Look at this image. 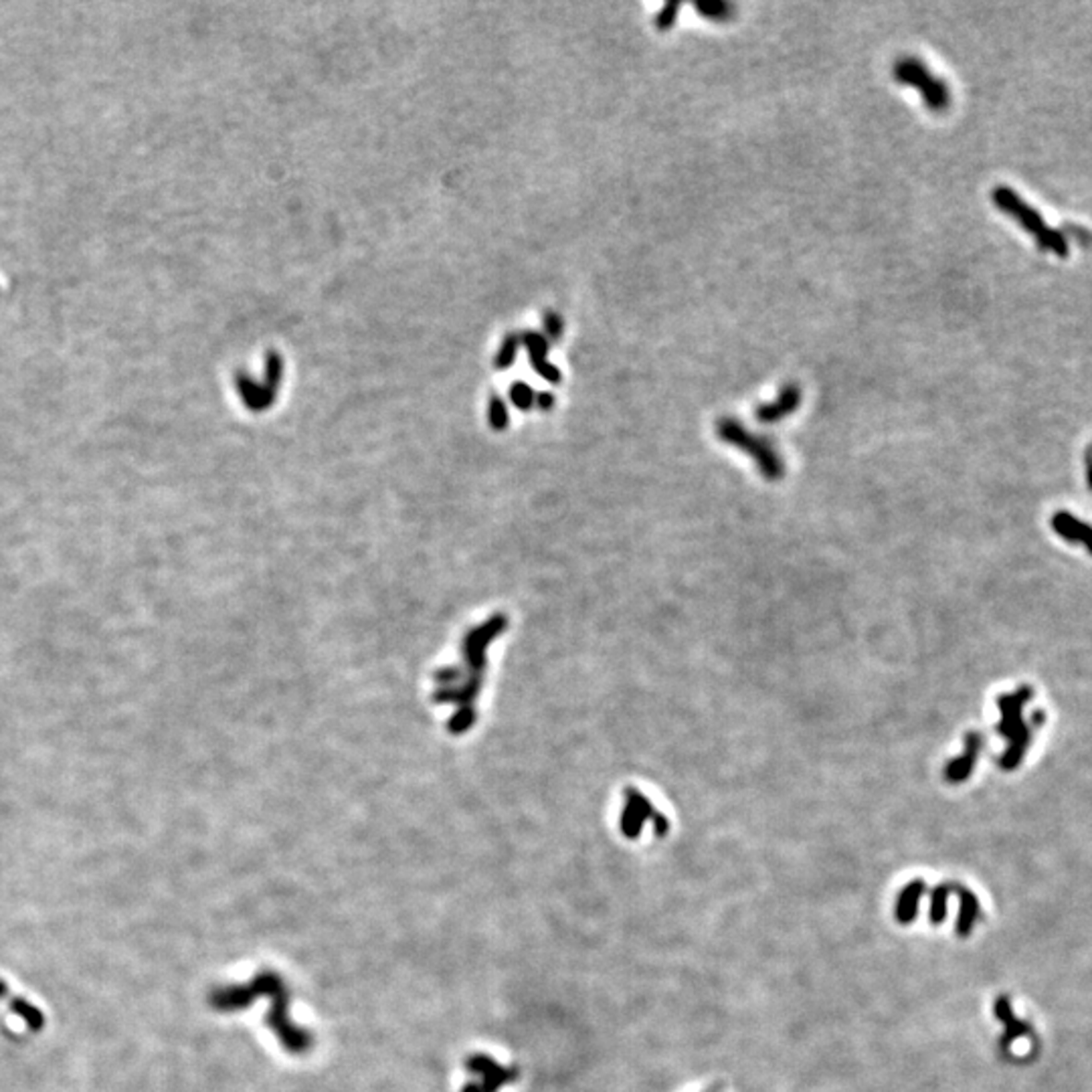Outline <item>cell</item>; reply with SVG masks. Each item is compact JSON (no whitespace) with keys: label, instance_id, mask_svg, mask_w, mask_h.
<instances>
[{"label":"cell","instance_id":"obj_1","mask_svg":"<svg viewBox=\"0 0 1092 1092\" xmlns=\"http://www.w3.org/2000/svg\"><path fill=\"white\" fill-rule=\"evenodd\" d=\"M1030 700H1032L1030 686H1022V688H1017L1015 692L1002 694L998 698V706H1000L998 733H1000V737L1010 740V747H1007L1003 755L1000 757V767L1005 771H1014L1015 767H1020L1026 750L1030 749V743L1034 738V726L1038 728V725H1040L1044 720V714L1040 713L1038 716H1034L1032 725L1024 723L1022 713H1024V706L1030 702Z\"/></svg>","mask_w":1092,"mask_h":1092},{"label":"cell","instance_id":"obj_2","mask_svg":"<svg viewBox=\"0 0 1092 1092\" xmlns=\"http://www.w3.org/2000/svg\"><path fill=\"white\" fill-rule=\"evenodd\" d=\"M991 200L1002 213L1012 217L1027 235H1030L1040 251L1054 253L1058 258L1070 256V243L1066 235L1060 229H1052L1040 215V210L1027 205L1026 200L1015 193L1014 188L1000 185L991 190Z\"/></svg>","mask_w":1092,"mask_h":1092},{"label":"cell","instance_id":"obj_3","mask_svg":"<svg viewBox=\"0 0 1092 1092\" xmlns=\"http://www.w3.org/2000/svg\"><path fill=\"white\" fill-rule=\"evenodd\" d=\"M716 436L733 448L745 451L757 463L761 475L769 482H777L786 475V462H783L775 443L765 436H757L747 429L743 423L733 417H723L716 423Z\"/></svg>","mask_w":1092,"mask_h":1092},{"label":"cell","instance_id":"obj_4","mask_svg":"<svg viewBox=\"0 0 1092 1092\" xmlns=\"http://www.w3.org/2000/svg\"><path fill=\"white\" fill-rule=\"evenodd\" d=\"M893 76L900 86L915 88L930 112H945L951 105V90L945 79L932 76L927 63L918 57H900L894 63Z\"/></svg>","mask_w":1092,"mask_h":1092},{"label":"cell","instance_id":"obj_5","mask_svg":"<svg viewBox=\"0 0 1092 1092\" xmlns=\"http://www.w3.org/2000/svg\"><path fill=\"white\" fill-rule=\"evenodd\" d=\"M465 1073L470 1078L462 1092H500L506 1085L521 1076L514 1066L498 1064L494 1058L486 1054H474L465 1060Z\"/></svg>","mask_w":1092,"mask_h":1092},{"label":"cell","instance_id":"obj_6","mask_svg":"<svg viewBox=\"0 0 1092 1092\" xmlns=\"http://www.w3.org/2000/svg\"><path fill=\"white\" fill-rule=\"evenodd\" d=\"M645 822H654L655 835L662 837L670 832V822L666 815L655 811L654 803L638 789H625V808L621 813V834L630 840L640 837Z\"/></svg>","mask_w":1092,"mask_h":1092},{"label":"cell","instance_id":"obj_7","mask_svg":"<svg viewBox=\"0 0 1092 1092\" xmlns=\"http://www.w3.org/2000/svg\"><path fill=\"white\" fill-rule=\"evenodd\" d=\"M981 747H983V737L979 733L971 730V733L965 735L963 752L959 757L951 759L945 765V771H942L945 781L953 783V786L967 781L971 777V773L975 771V765H978Z\"/></svg>","mask_w":1092,"mask_h":1092},{"label":"cell","instance_id":"obj_8","mask_svg":"<svg viewBox=\"0 0 1092 1092\" xmlns=\"http://www.w3.org/2000/svg\"><path fill=\"white\" fill-rule=\"evenodd\" d=\"M801 405V389L799 385L795 383H787L786 387L781 389V393L775 401L765 402V405H759L755 409V417L759 423H765V426H771V423H779L786 417H789L791 413H795Z\"/></svg>","mask_w":1092,"mask_h":1092},{"label":"cell","instance_id":"obj_9","mask_svg":"<svg viewBox=\"0 0 1092 1092\" xmlns=\"http://www.w3.org/2000/svg\"><path fill=\"white\" fill-rule=\"evenodd\" d=\"M518 342L528 348L530 365L534 366L536 373L543 378L550 380V383H558L560 380L558 368L550 365L546 360V353H548L546 338L540 336V334H534V332H522V334H518Z\"/></svg>","mask_w":1092,"mask_h":1092},{"label":"cell","instance_id":"obj_10","mask_svg":"<svg viewBox=\"0 0 1092 1092\" xmlns=\"http://www.w3.org/2000/svg\"><path fill=\"white\" fill-rule=\"evenodd\" d=\"M993 1012L1005 1030L1003 1038H1002V1048H1010L1015 1040H1020V1038L1030 1036V1032H1032L1030 1026L1022 1020H1017L1014 1010H1012V1002H1010V998H1007V995H1000V998L995 1000Z\"/></svg>","mask_w":1092,"mask_h":1092},{"label":"cell","instance_id":"obj_11","mask_svg":"<svg viewBox=\"0 0 1092 1092\" xmlns=\"http://www.w3.org/2000/svg\"><path fill=\"white\" fill-rule=\"evenodd\" d=\"M953 894L959 896V917L955 922V932L959 937H969L975 929V922L981 917L979 898L975 896L967 886H963L959 882L953 886Z\"/></svg>","mask_w":1092,"mask_h":1092},{"label":"cell","instance_id":"obj_12","mask_svg":"<svg viewBox=\"0 0 1092 1092\" xmlns=\"http://www.w3.org/2000/svg\"><path fill=\"white\" fill-rule=\"evenodd\" d=\"M1052 528L1068 543L1085 545L1088 553L1092 555V526L1086 522H1080L1076 516L1068 512H1058L1052 518Z\"/></svg>","mask_w":1092,"mask_h":1092},{"label":"cell","instance_id":"obj_13","mask_svg":"<svg viewBox=\"0 0 1092 1092\" xmlns=\"http://www.w3.org/2000/svg\"><path fill=\"white\" fill-rule=\"evenodd\" d=\"M927 893V884L925 880H913V882H908L903 890H900V894L896 898V910L894 915L898 918V922H903V925H910L918 915V903L920 898L925 896Z\"/></svg>","mask_w":1092,"mask_h":1092},{"label":"cell","instance_id":"obj_14","mask_svg":"<svg viewBox=\"0 0 1092 1092\" xmlns=\"http://www.w3.org/2000/svg\"><path fill=\"white\" fill-rule=\"evenodd\" d=\"M694 8L704 18L714 20V23H726V20H733L737 15V6L725 3V0H696Z\"/></svg>","mask_w":1092,"mask_h":1092},{"label":"cell","instance_id":"obj_15","mask_svg":"<svg viewBox=\"0 0 1092 1092\" xmlns=\"http://www.w3.org/2000/svg\"><path fill=\"white\" fill-rule=\"evenodd\" d=\"M237 387H239V390H241L243 399L247 401V405H249L251 409H263V407H268V405H270V401H271V399H273V395H275V390H271V389H259L256 383H253L251 378L243 377V375H239V377H237Z\"/></svg>","mask_w":1092,"mask_h":1092},{"label":"cell","instance_id":"obj_16","mask_svg":"<svg viewBox=\"0 0 1092 1092\" xmlns=\"http://www.w3.org/2000/svg\"><path fill=\"white\" fill-rule=\"evenodd\" d=\"M953 886H955V882H945V884H939L930 890V922L932 925H941V922L945 920L947 900L953 894Z\"/></svg>","mask_w":1092,"mask_h":1092},{"label":"cell","instance_id":"obj_17","mask_svg":"<svg viewBox=\"0 0 1092 1092\" xmlns=\"http://www.w3.org/2000/svg\"><path fill=\"white\" fill-rule=\"evenodd\" d=\"M680 8H682V3H678V0H672V3H666L660 10H657L655 27L660 29V30L672 29L674 23H676L678 15H680Z\"/></svg>","mask_w":1092,"mask_h":1092},{"label":"cell","instance_id":"obj_18","mask_svg":"<svg viewBox=\"0 0 1092 1092\" xmlns=\"http://www.w3.org/2000/svg\"><path fill=\"white\" fill-rule=\"evenodd\" d=\"M518 346H521V342H518V336H512V334L506 336V341L500 346V353H498V356H496V366L498 368H508V366H510L514 363V358H516Z\"/></svg>","mask_w":1092,"mask_h":1092},{"label":"cell","instance_id":"obj_19","mask_svg":"<svg viewBox=\"0 0 1092 1092\" xmlns=\"http://www.w3.org/2000/svg\"><path fill=\"white\" fill-rule=\"evenodd\" d=\"M510 395H512V401L516 402V407H521V409H530L534 405V399H536L534 390L530 389L526 383L512 385Z\"/></svg>","mask_w":1092,"mask_h":1092},{"label":"cell","instance_id":"obj_20","mask_svg":"<svg viewBox=\"0 0 1092 1092\" xmlns=\"http://www.w3.org/2000/svg\"><path fill=\"white\" fill-rule=\"evenodd\" d=\"M545 328L550 341H558L560 334H563V318L555 312H548L545 316Z\"/></svg>","mask_w":1092,"mask_h":1092},{"label":"cell","instance_id":"obj_21","mask_svg":"<svg viewBox=\"0 0 1092 1092\" xmlns=\"http://www.w3.org/2000/svg\"><path fill=\"white\" fill-rule=\"evenodd\" d=\"M1064 227L1066 229L1062 233L1066 235V239L1073 237L1076 243H1080V246H1090L1092 243V233L1086 231L1085 227H1078V225H1064Z\"/></svg>","mask_w":1092,"mask_h":1092},{"label":"cell","instance_id":"obj_22","mask_svg":"<svg viewBox=\"0 0 1092 1092\" xmlns=\"http://www.w3.org/2000/svg\"><path fill=\"white\" fill-rule=\"evenodd\" d=\"M506 407L500 399H492V405H490V419H492V426L494 427H504L506 426Z\"/></svg>","mask_w":1092,"mask_h":1092},{"label":"cell","instance_id":"obj_23","mask_svg":"<svg viewBox=\"0 0 1092 1092\" xmlns=\"http://www.w3.org/2000/svg\"><path fill=\"white\" fill-rule=\"evenodd\" d=\"M536 401H538V407L540 409H550V407H553V402H555V397L550 395V393H540V395H536Z\"/></svg>","mask_w":1092,"mask_h":1092},{"label":"cell","instance_id":"obj_24","mask_svg":"<svg viewBox=\"0 0 1092 1092\" xmlns=\"http://www.w3.org/2000/svg\"><path fill=\"white\" fill-rule=\"evenodd\" d=\"M5 294H6V282H5V278H3V273H0V302H3Z\"/></svg>","mask_w":1092,"mask_h":1092}]
</instances>
